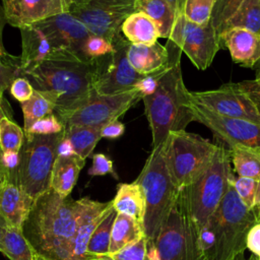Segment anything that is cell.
Listing matches in <instances>:
<instances>
[{
    "label": "cell",
    "mask_w": 260,
    "mask_h": 260,
    "mask_svg": "<svg viewBox=\"0 0 260 260\" xmlns=\"http://www.w3.org/2000/svg\"><path fill=\"white\" fill-rule=\"evenodd\" d=\"M75 206L76 231L72 260L92 259L86 252L88 241L100 222L114 208L113 201L101 202L89 197H82L75 200Z\"/></svg>",
    "instance_id": "16"
},
{
    "label": "cell",
    "mask_w": 260,
    "mask_h": 260,
    "mask_svg": "<svg viewBox=\"0 0 260 260\" xmlns=\"http://www.w3.org/2000/svg\"><path fill=\"white\" fill-rule=\"evenodd\" d=\"M233 61L243 67L253 68L260 60V36L244 28L234 27L219 35Z\"/></svg>",
    "instance_id": "20"
},
{
    "label": "cell",
    "mask_w": 260,
    "mask_h": 260,
    "mask_svg": "<svg viewBox=\"0 0 260 260\" xmlns=\"http://www.w3.org/2000/svg\"><path fill=\"white\" fill-rule=\"evenodd\" d=\"M226 146L238 177L260 180V148L242 143H230Z\"/></svg>",
    "instance_id": "27"
},
{
    "label": "cell",
    "mask_w": 260,
    "mask_h": 260,
    "mask_svg": "<svg viewBox=\"0 0 260 260\" xmlns=\"http://www.w3.org/2000/svg\"><path fill=\"white\" fill-rule=\"evenodd\" d=\"M234 27L244 28L260 36V0H244L223 24L219 35Z\"/></svg>",
    "instance_id": "29"
},
{
    "label": "cell",
    "mask_w": 260,
    "mask_h": 260,
    "mask_svg": "<svg viewBox=\"0 0 260 260\" xmlns=\"http://www.w3.org/2000/svg\"><path fill=\"white\" fill-rule=\"evenodd\" d=\"M85 159L77 154L57 156L53 166L50 188L60 197L67 198L73 190Z\"/></svg>",
    "instance_id": "23"
},
{
    "label": "cell",
    "mask_w": 260,
    "mask_h": 260,
    "mask_svg": "<svg viewBox=\"0 0 260 260\" xmlns=\"http://www.w3.org/2000/svg\"><path fill=\"white\" fill-rule=\"evenodd\" d=\"M111 43L114 51L95 59L93 90L101 95H114L129 91L144 76L136 72L129 63L127 53L131 43L121 34Z\"/></svg>",
    "instance_id": "9"
},
{
    "label": "cell",
    "mask_w": 260,
    "mask_h": 260,
    "mask_svg": "<svg viewBox=\"0 0 260 260\" xmlns=\"http://www.w3.org/2000/svg\"><path fill=\"white\" fill-rule=\"evenodd\" d=\"M34 25L44 32L54 51H65L81 59L90 60L83 55L82 48L91 34L70 11L54 15Z\"/></svg>",
    "instance_id": "15"
},
{
    "label": "cell",
    "mask_w": 260,
    "mask_h": 260,
    "mask_svg": "<svg viewBox=\"0 0 260 260\" xmlns=\"http://www.w3.org/2000/svg\"><path fill=\"white\" fill-rule=\"evenodd\" d=\"M184 3H185V0H178V10H179V14L182 13ZM179 14H178V15H179Z\"/></svg>",
    "instance_id": "56"
},
{
    "label": "cell",
    "mask_w": 260,
    "mask_h": 260,
    "mask_svg": "<svg viewBox=\"0 0 260 260\" xmlns=\"http://www.w3.org/2000/svg\"><path fill=\"white\" fill-rule=\"evenodd\" d=\"M228 147L218 144L207 170L191 185L177 194L183 211L200 231L218 207L230 183L236 178Z\"/></svg>",
    "instance_id": "6"
},
{
    "label": "cell",
    "mask_w": 260,
    "mask_h": 260,
    "mask_svg": "<svg viewBox=\"0 0 260 260\" xmlns=\"http://www.w3.org/2000/svg\"><path fill=\"white\" fill-rule=\"evenodd\" d=\"M113 207L118 213L136 218L143 224L145 214V197L142 189L135 182L121 183L117 186Z\"/></svg>",
    "instance_id": "24"
},
{
    "label": "cell",
    "mask_w": 260,
    "mask_h": 260,
    "mask_svg": "<svg viewBox=\"0 0 260 260\" xmlns=\"http://www.w3.org/2000/svg\"><path fill=\"white\" fill-rule=\"evenodd\" d=\"M215 3L216 0H185L182 13L193 23L207 25L210 23Z\"/></svg>",
    "instance_id": "37"
},
{
    "label": "cell",
    "mask_w": 260,
    "mask_h": 260,
    "mask_svg": "<svg viewBox=\"0 0 260 260\" xmlns=\"http://www.w3.org/2000/svg\"><path fill=\"white\" fill-rule=\"evenodd\" d=\"M63 136L64 131L52 135L25 134L19 151L17 179L19 187L32 200L50 189L57 148Z\"/></svg>",
    "instance_id": "8"
},
{
    "label": "cell",
    "mask_w": 260,
    "mask_h": 260,
    "mask_svg": "<svg viewBox=\"0 0 260 260\" xmlns=\"http://www.w3.org/2000/svg\"><path fill=\"white\" fill-rule=\"evenodd\" d=\"M168 40L179 47L199 70H205L211 65L221 45L219 34L211 23H193L183 13L177 15Z\"/></svg>",
    "instance_id": "11"
},
{
    "label": "cell",
    "mask_w": 260,
    "mask_h": 260,
    "mask_svg": "<svg viewBox=\"0 0 260 260\" xmlns=\"http://www.w3.org/2000/svg\"><path fill=\"white\" fill-rule=\"evenodd\" d=\"M2 6L7 23L17 28L70 10L64 0H2Z\"/></svg>",
    "instance_id": "17"
},
{
    "label": "cell",
    "mask_w": 260,
    "mask_h": 260,
    "mask_svg": "<svg viewBox=\"0 0 260 260\" xmlns=\"http://www.w3.org/2000/svg\"><path fill=\"white\" fill-rule=\"evenodd\" d=\"M21 36L22 76L39 67L50 58L53 49L44 32L35 25L19 28Z\"/></svg>",
    "instance_id": "22"
},
{
    "label": "cell",
    "mask_w": 260,
    "mask_h": 260,
    "mask_svg": "<svg viewBox=\"0 0 260 260\" xmlns=\"http://www.w3.org/2000/svg\"><path fill=\"white\" fill-rule=\"evenodd\" d=\"M145 197L144 237L148 244L156 240L168 220L179 189L175 186L166 157V141L152 147L139 176L134 181Z\"/></svg>",
    "instance_id": "4"
},
{
    "label": "cell",
    "mask_w": 260,
    "mask_h": 260,
    "mask_svg": "<svg viewBox=\"0 0 260 260\" xmlns=\"http://www.w3.org/2000/svg\"><path fill=\"white\" fill-rule=\"evenodd\" d=\"M116 215L117 211L113 208L100 222L90 236L86 249V252L90 258L109 256L111 234Z\"/></svg>",
    "instance_id": "32"
},
{
    "label": "cell",
    "mask_w": 260,
    "mask_h": 260,
    "mask_svg": "<svg viewBox=\"0 0 260 260\" xmlns=\"http://www.w3.org/2000/svg\"><path fill=\"white\" fill-rule=\"evenodd\" d=\"M0 153H1V149H0Z\"/></svg>",
    "instance_id": "63"
},
{
    "label": "cell",
    "mask_w": 260,
    "mask_h": 260,
    "mask_svg": "<svg viewBox=\"0 0 260 260\" xmlns=\"http://www.w3.org/2000/svg\"><path fill=\"white\" fill-rule=\"evenodd\" d=\"M256 210H257V215H258V220L260 221V205L256 208Z\"/></svg>",
    "instance_id": "60"
},
{
    "label": "cell",
    "mask_w": 260,
    "mask_h": 260,
    "mask_svg": "<svg viewBox=\"0 0 260 260\" xmlns=\"http://www.w3.org/2000/svg\"><path fill=\"white\" fill-rule=\"evenodd\" d=\"M113 51L114 47L111 42L95 35H90L82 48L83 55L87 59H98L111 54Z\"/></svg>",
    "instance_id": "41"
},
{
    "label": "cell",
    "mask_w": 260,
    "mask_h": 260,
    "mask_svg": "<svg viewBox=\"0 0 260 260\" xmlns=\"http://www.w3.org/2000/svg\"><path fill=\"white\" fill-rule=\"evenodd\" d=\"M167 48L170 54L169 67L159 78L154 92L142 99L151 130L152 147L164 143L171 132L186 130L188 124L195 121L190 91L184 83L181 70L182 51L170 40Z\"/></svg>",
    "instance_id": "3"
},
{
    "label": "cell",
    "mask_w": 260,
    "mask_h": 260,
    "mask_svg": "<svg viewBox=\"0 0 260 260\" xmlns=\"http://www.w3.org/2000/svg\"><path fill=\"white\" fill-rule=\"evenodd\" d=\"M234 186L242 202L250 209H256L260 205V180L238 177Z\"/></svg>",
    "instance_id": "38"
},
{
    "label": "cell",
    "mask_w": 260,
    "mask_h": 260,
    "mask_svg": "<svg viewBox=\"0 0 260 260\" xmlns=\"http://www.w3.org/2000/svg\"><path fill=\"white\" fill-rule=\"evenodd\" d=\"M125 132V126L119 120L111 121L102 127L101 135L103 138L115 139L122 136Z\"/></svg>",
    "instance_id": "46"
},
{
    "label": "cell",
    "mask_w": 260,
    "mask_h": 260,
    "mask_svg": "<svg viewBox=\"0 0 260 260\" xmlns=\"http://www.w3.org/2000/svg\"><path fill=\"white\" fill-rule=\"evenodd\" d=\"M56 108V99L49 92L35 89L32 96L21 103L23 113V130L26 131L36 121L53 114Z\"/></svg>",
    "instance_id": "30"
},
{
    "label": "cell",
    "mask_w": 260,
    "mask_h": 260,
    "mask_svg": "<svg viewBox=\"0 0 260 260\" xmlns=\"http://www.w3.org/2000/svg\"><path fill=\"white\" fill-rule=\"evenodd\" d=\"M19 159V152L17 151H1L0 153V165L7 170H16Z\"/></svg>",
    "instance_id": "48"
},
{
    "label": "cell",
    "mask_w": 260,
    "mask_h": 260,
    "mask_svg": "<svg viewBox=\"0 0 260 260\" xmlns=\"http://www.w3.org/2000/svg\"><path fill=\"white\" fill-rule=\"evenodd\" d=\"M5 171H6V169H5V168H3V167L0 165V183H1V181L3 180V178H4Z\"/></svg>",
    "instance_id": "58"
},
{
    "label": "cell",
    "mask_w": 260,
    "mask_h": 260,
    "mask_svg": "<svg viewBox=\"0 0 260 260\" xmlns=\"http://www.w3.org/2000/svg\"><path fill=\"white\" fill-rule=\"evenodd\" d=\"M142 237H144V231L140 221L130 215L117 212L111 234L109 255L120 252L138 242Z\"/></svg>",
    "instance_id": "25"
},
{
    "label": "cell",
    "mask_w": 260,
    "mask_h": 260,
    "mask_svg": "<svg viewBox=\"0 0 260 260\" xmlns=\"http://www.w3.org/2000/svg\"><path fill=\"white\" fill-rule=\"evenodd\" d=\"M12 117V112L11 108L7 102V100L4 98L3 92H0V122L3 118H11Z\"/></svg>",
    "instance_id": "50"
},
{
    "label": "cell",
    "mask_w": 260,
    "mask_h": 260,
    "mask_svg": "<svg viewBox=\"0 0 260 260\" xmlns=\"http://www.w3.org/2000/svg\"><path fill=\"white\" fill-rule=\"evenodd\" d=\"M24 130L12 119L3 118L0 122V149L1 151L19 152L24 142Z\"/></svg>",
    "instance_id": "34"
},
{
    "label": "cell",
    "mask_w": 260,
    "mask_h": 260,
    "mask_svg": "<svg viewBox=\"0 0 260 260\" xmlns=\"http://www.w3.org/2000/svg\"><path fill=\"white\" fill-rule=\"evenodd\" d=\"M9 88L12 96L18 102H20V104L28 101L32 96L35 91V88L31 85L30 81L24 76L17 77L11 83Z\"/></svg>",
    "instance_id": "42"
},
{
    "label": "cell",
    "mask_w": 260,
    "mask_h": 260,
    "mask_svg": "<svg viewBox=\"0 0 260 260\" xmlns=\"http://www.w3.org/2000/svg\"><path fill=\"white\" fill-rule=\"evenodd\" d=\"M169 67V66H168ZM168 67L162 70V71H159V72H155V73H152V74H148V75H144L136 84H135V88H137L142 96H147L151 93L154 92V90L156 89L157 87V83H158V80L159 78L161 77V75L165 73V71L168 69Z\"/></svg>",
    "instance_id": "44"
},
{
    "label": "cell",
    "mask_w": 260,
    "mask_h": 260,
    "mask_svg": "<svg viewBox=\"0 0 260 260\" xmlns=\"http://www.w3.org/2000/svg\"><path fill=\"white\" fill-rule=\"evenodd\" d=\"M20 76H22L20 56H13L4 47H0V92L4 93L11 83Z\"/></svg>",
    "instance_id": "35"
},
{
    "label": "cell",
    "mask_w": 260,
    "mask_h": 260,
    "mask_svg": "<svg viewBox=\"0 0 260 260\" xmlns=\"http://www.w3.org/2000/svg\"><path fill=\"white\" fill-rule=\"evenodd\" d=\"M127 57L134 70L142 75L162 71L170 64L169 50L158 42L130 44Z\"/></svg>",
    "instance_id": "21"
},
{
    "label": "cell",
    "mask_w": 260,
    "mask_h": 260,
    "mask_svg": "<svg viewBox=\"0 0 260 260\" xmlns=\"http://www.w3.org/2000/svg\"><path fill=\"white\" fill-rule=\"evenodd\" d=\"M7 228V224L5 222V220L2 218V216L0 215V252L3 254V235H4V231Z\"/></svg>",
    "instance_id": "52"
},
{
    "label": "cell",
    "mask_w": 260,
    "mask_h": 260,
    "mask_svg": "<svg viewBox=\"0 0 260 260\" xmlns=\"http://www.w3.org/2000/svg\"><path fill=\"white\" fill-rule=\"evenodd\" d=\"M32 258H34V260H52V259H50V258H48V257H46V256L40 254V253L37 252L34 248H32Z\"/></svg>",
    "instance_id": "53"
},
{
    "label": "cell",
    "mask_w": 260,
    "mask_h": 260,
    "mask_svg": "<svg viewBox=\"0 0 260 260\" xmlns=\"http://www.w3.org/2000/svg\"><path fill=\"white\" fill-rule=\"evenodd\" d=\"M142 99L141 92L135 87L114 95H101L93 91L83 105L71 112L61 122L64 128L69 126H104L111 121L118 120Z\"/></svg>",
    "instance_id": "12"
},
{
    "label": "cell",
    "mask_w": 260,
    "mask_h": 260,
    "mask_svg": "<svg viewBox=\"0 0 260 260\" xmlns=\"http://www.w3.org/2000/svg\"><path fill=\"white\" fill-rule=\"evenodd\" d=\"M236 179V178H235ZM230 183L218 207L202 228L213 240L212 260H236L247 248V237L259 222L257 210L248 208Z\"/></svg>",
    "instance_id": "5"
},
{
    "label": "cell",
    "mask_w": 260,
    "mask_h": 260,
    "mask_svg": "<svg viewBox=\"0 0 260 260\" xmlns=\"http://www.w3.org/2000/svg\"><path fill=\"white\" fill-rule=\"evenodd\" d=\"M121 31L131 44H153L160 38L156 23L142 11L129 15L124 20Z\"/></svg>",
    "instance_id": "26"
},
{
    "label": "cell",
    "mask_w": 260,
    "mask_h": 260,
    "mask_svg": "<svg viewBox=\"0 0 260 260\" xmlns=\"http://www.w3.org/2000/svg\"><path fill=\"white\" fill-rule=\"evenodd\" d=\"M247 248L253 254L260 256V221L250 230L247 237Z\"/></svg>",
    "instance_id": "47"
},
{
    "label": "cell",
    "mask_w": 260,
    "mask_h": 260,
    "mask_svg": "<svg viewBox=\"0 0 260 260\" xmlns=\"http://www.w3.org/2000/svg\"><path fill=\"white\" fill-rule=\"evenodd\" d=\"M63 131V123L59 120L55 113H53L36 121L26 131H24V133L36 135H52L61 133Z\"/></svg>",
    "instance_id": "40"
},
{
    "label": "cell",
    "mask_w": 260,
    "mask_h": 260,
    "mask_svg": "<svg viewBox=\"0 0 260 260\" xmlns=\"http://www.w3.org/2000/svg\"><path fill=\"white\" fill-rule=\"evenodd\" d=\"M87 260H113V259L111 258V256H102V257H96V258L87 259Z\"/></svg>",
    "instance_id": "57"
},
{
    "label": "cell",
    "mask_w": 260,
    "mask_h": 260,
    "mask_svg": "<svg viewBox=\"0 0 260 260\" xmlns=\"http://www.w3.org/2000/svg\"><path fill=\"white\" fill-rule=\"evenodd\" d=\"M241 89H243L255 103L259 112H260V81L253 79V80H244L238 82Z\"/></svg>",
    "instance_id": "45"
},
{
    "label": "cell",
    "mask_w": 260,
    "mask_h": 260,
    "mask_svg": "<svg viewBox=\"0 0 260 260\" xmlns=\"http://www.w3.org/2000/svg\"><path fill=\"white\" fill-rule=\"evenodd\" d=\"M91 167L88 169L87 173L90 176H105L107 174H112L117 178L114 168L113 161L110 157H108L104 153H95L91 156Z\"/></svg>",
    "instance_id": "43"
},
{
    "label": "cell",
    "mask_w": 260,
    "mask_h": 260,
    "mask_svg": "<svg viewBox=\"0 0 260 260\" xmlns=\"http://www.w3.org/2000/svg\"><path fill=\"white\" fill-rule=\"evenodd\" d=\"M102 127L69 126L64 128V136L72 143L75 153L86 159L90 156L99 140L102 138Z\"/></svg>",
    "instance_id": "31"
},
{
    "label": "cell",
    "mask_w": 260,
    "mask_h": 260,
    "mask_svg": "<svg viewBox=\"0 0 260 260\" xmlns=\"http://www.w3.org/2000/svg\"><path fill=\"white\" fill-rule=\"evenodd\" d=\"M95 70V59L84 60L69 52L53 50L49 59L24 77L35 89L49 92L56 99L54 113L61 121L94 91Z\"/></svg>",
    "instance_id": "1"
},
{
    "label": "cell",
    "mask_w": 260,
    "mask_h": 260,
    "mask_svg": "<svg viewBox=\"0 0 260 260\" xmlns=\"http://www.w3.org/2000/svg\"><path fill=\"white\" fill-rule=\"evenodd\" d=\"M244 0H216L210 23L219 34L223 24L236 12Z\"/></svg>",
    "instance_id": "39"
},
{
    "label": "cell",
    "mask_w": 260,
    "mask_h": 260,
    "mask_svg": "<svg viewBox=\"0 0 260 260\" xmlns=\"http://www.w3.org/2000/svg\"><path fill=\"white\" fill-rule=\"evenodd\" d=\"M256 80H258V81H260V68H259V70H258V72H257V74H256V78H255Z\"/></svg>",
    "instance_id": "61"
},
{
    "label": "cell",
    "mask_w": 260,
    "mask_h": 260,
    "mask_svg": "<svg viewBox=\"0 0 260 260\" xmlns=\"http://www.w3.org/2000/svg\"><path fill=\"white\" fill-rule=\"evenodd\" d=\"M69 11L91 35L112 42L121 34L124 20L136 12V0H83Z\"/></svg>",
    "instance_id": "10"
},
{
    "label": "cell",
    "mask_w": 260,
    "mask_h": 260,
    "mask_svg": "<svg viewBox=\"0 0 260 260\" xmlns=\"http://www.w3.org/2000/svg\"><path fill=\"white\" fill-rule=\"evenodd\" d=\"M169 3L174 7V9L176 10L177 12V15L179 14V10H178V0H168Z\"/></svg>",
    "instance_id": "54"
},
{
    "label": "cell",
    "mask_w": 260,
    "mask_h": 260,
    "mask_svg": "<svg viewBox=\"0 0 260 260\" xmlns=\"http://www.w3.org/2000/svg\"><path fill=\"white\" fill-rule=\"evenodd\" d=\"M6 22L7 21H6V18H5L3 6L0 4V47H4L3 42H2V32H3V28H4V25H5Z\"/></svg>",
    "instance_id": "51"
},
{
    "label": "cell",
    "mask_w": 260,
    "mask_h": 260,
    "mask_svg": "<svg viewBox=\"0 0 260 260\" xmlns=\"http://www.w3.org/2000/svg\"><path fill=\"white\" fill-rule=\"evenodd\" d=\"M30 246L52 260H72L76 231V206L51 188L34 200L22 228Z\"/></svg>",
    "instance_id": "2"
},
{
    "label": "cell",
    "mask_w": 260,
    "mask_h": 260,
    "mask_svg": "<svg viewBox=\"0 0 260 260\" xmlns=\"http://www.w3.org/2000/svg\"><path fill=\"white\" fill-rule=\"evenodd\" d=\"M32 203L34 200L19 187L17 169H6L0 183V215L7 226L22 230Z\"/></svg>",
    "instance_id": "18"
},
{
    "label": "cell",
    "mask_w": 260,
    "mask_h": 260,
    "mask_svg": "<svg viewBox=\"0 0 260 260\" xmlns=\"http://www.w3.org/2000/svg\"><path fill=\"white\" fill-rule=\"evenodd\" d=\"M190 98L205 109L222 117L260 124V112L251 98L239 86L229 82L216 89L190 91Z\"/></svg>",
    "instance_id": "13"
},
{
    "label": "cell",
    "mask_w": 260,
    "mask_h": 260,
    "mask_svg": "<svg viewBox=\"0 0 260 260\" xmlns=\"http://www.w3.org/2000/svg\"><path fill=\"white\" fill-rule=\"evenodd\" d=\"M258 257H259V259H260V256H258Z\"/></svg>",
    "instance_id": "62"
},
{
    "label": "cell",
    "mask_w": 260,
    "mask_h": 260,
    "mask_svg": "<svg viewBox=\"0 0 260 260\" xmlns=\"http://www.w3.org/2000/svg\"><path fill=\"white\" fill-rule=\"evenodd\" d=\"M136 11L144 12L156 23L160 38H170L177 12L168 0H136Z\"/></svg>",
    "instance_id": "28"
},
{
    "label": "cell",
    "mask_w": 260,
    "mask_h": 260,
    "mask_svg": "<svg viewBox=\"0 0 260 260\" xmlns=\"http://www.w3.org/2000/svg\"><path fill=\"white\" fill-rule=\"evenodd\" d=\"M64 1L71 7L72 5H76V4L81 3L83 0H64Z\"/></svg>",
    "instance_id": "55"
},
{
    "label": "cell",
    "mask_w": 260,
    "mask_h": 260,
    "mask_svg": "<svg viewBox=\"0 0 260 260\" xmlns=\"http://www.w3.org/2000/svg\"><path fill=\"white\" fill-rule=\"evenodd\" d=\"M218 144L186 130L171 132L166 139V157L177 189L195 182L209 167Z\"/></svg>",
    "instance_id": "7"
},
{
    "label": "cell",
    "mask_w": 260,
    "mask_h": 260,
    "mask_svg": "<svg viewBox=\"0 0 260 260\" xmlns=\"http://www.w3.org/2000/svg\"><path fill=\"white\" fill-rule=\"evenodd\" d=\"M155 246L159 260H188L183 217L177 197Z\"/></svg>",
    "instance_id": "19"
},
{
    "label": "cell",
    "mask_w": 260,
    "mask_h": 260,
    "mask_svg": "<svg viewBox=\"0 0 260 260\" xmlns=\"http://www.w3.org/2000/svg\"><path fill=\"white\" fill-rule=\"evenodd\" d=\"M249 260H260V259H259V257H258L257 255L253 254V255H251V257L249 258Z\"/></svg>",
    "instance_id": "59"
},
{
    "label": "cell",
    "mask_w": 260,
    "mask_h": 260,
    "mask_svg": "<svg viewBox=\"0 0 260 260\" xmlns=\"http://www.w3.org/2000/svg\"><path fill=\"white\" fill-rule=\"evenodd\" d=\"M109 256L113 260H159L156 246L148 244L145 237L120 252Z\"/></svg>",
    "instance_id": "36"
},
{
    "label": "cell",
    "mask_w": 260,
    "mask_h": 260,
    "mask_svg": "<svg viewBox=\"0 0 260 260\" xmlns=\"http://www.w3.org/2000/svg\"><path fill=\"white\" fill-rule=\"evenodd\" d=\"M74 154H76V153H75L72 143L70 142V140L68 138L63 136V138L61 139V141L58 144L57 156H71Z\"/></svg>",
    "instance_id": "49"
},
{
    "label": "cell",
    "mask_w": 260,
    "mask_h": 260,
    "mask_svg": "<svg viewBox=\"0 0 260 260\" xmlns=\"http://www.w3.org/2000/svg\"><path fill=\"white\" fill-rule=\"evenodd\" d=\"M191 110L195 121L206 126L222 144L242 143L260 148V124L222 117L192 100Z\"/></svg>",
    "instance_id": "14"
},
{
    "label": "cell",
    "mask_w": 260,
    "mask_h": 260,
    "mask_svg": "<svg viewBox=\"0 0 260 260\" xmlns=\"http://www.w3.org/2000/svg\"><path fill=\"white\" fill-rule=\"evenodd\" d=\"M3 255L9 260H34L32 247L21 229L6 228L3 235Z\"/></svg>",
    "instance_id": "33"
}]
</instances>
